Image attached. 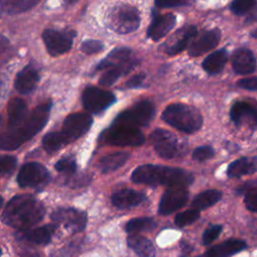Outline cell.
<instances>
[{"label":"cell","mask_w":257,"mask_h":257,"mask_svg":"<svg viewBox=\"0 0 257 257\" xmlns=\"http://www.w3.org/2000/svg\"><path fill=\"white\" fill-rule=\"evenodd\" d=\"M45 214L43 205L31 195L13 197L5 206L2 221L15 229L26 230L39 223Z\"/></svg>","instance_id":"obj_1"},{"label":"cell","mask_w":257,"mask_h":257,"mask_svg":"<svg viewBox=\"0 0 257 257\" xmlns=\"http://www.w3.org/2000/svg\"><path fill=\"white\" fill-rule=\"evenodd\" d=\"M133 182L147 186L164 185L170 188H186L193 181V175L183 169L161 165L147 164L135 169L132 174Z\"/></svg>","instance_id":"obj_2"},{"label":"cell","mask_w":257,"mask_h":257,"mask_svg":"<svg viewBox=\"0 0 257 257\" xmlns=\"http://www.w3.org/2000/svg\"><path fill=\"white\" fill-rule=\"evenodd\" d=\"M51 102L46 101L38 104L27 115L25 120L15 130L4 133L1 137V150L12 151L19 148L23 143L29 141L37 135L46 124L50 110Z\"/></svg>","instance_id":"obj_3"},{"label":"cell","mask_w":257,"mask_h":257,"mask_svg":"<svg viewBox=\"0 0 257 257\" xmlns=\"http://www.w3.org/2000/svg\"><path fill=\"white\" fill-rule=\"evenodd\" d=\"M162 118L173 127L187 134L199 131L203 125V116L198 109L184 103H173L165 108Z\"/></svg>","instance_id":"obj_4"},{"label":"cell","mask_w":257,"mask_h":257,"mask_svg":"<svg viewBox=\"0 0 257 257\" xmlns=\"http://www.w3.org/2000/svg\"><path fill=\"white\" fill-rule=\"evenodd\" d=\"M107 26L118 34H126L136 31L141 22L139 10L131 5H118L112 7L106 14Z\"/></svg>","instance_id":"obj_5"},{"label":"cell","mask_w":257,"mask_h":257,"mask_svg":"<svg viewBox=\"0 0 257 257\" xmlns=\"http://www.w3.org/2000/svg\"><path fill=\"white\" fill-rule=\"evenodd\" d=\"M155 115V105L151 100H141L121 111L113 120V124L127 126H144L149 124Z\"/></svg>","instance_id":"obj_6"},{"label":"cell","mask_w":257,"mask_h":257,"mask_svg":"<svg viewBox=\"0 0 257 257\" xmlns=\"http://www.w3.org/2000/svg\"><path fill=\"white\" fill-rule=\"evenodd\" d=\"M101 139L107 145L118 147H137L145 142V136L139 128L119 124H112L106 128Z\"/></svg>","instance_id":"obj_7"},{"label":"cell","mask_w":257,"mask_h":257,"mask_svg":"<svg viewBox=\"0 0 257 257\" xmlns=\"http://www.w3.org/2000/svg\"><path fill=\"white\" fill-rule=\"evenodd\" d=\"M81 101L87 111L97 114L109 107L115 101V96L108 90L87 86L82 91Z\"/></svg>","instance_id":"obj_8"},{"label":"cell","mask_w":257,"mask_h":257,"mask_svg":"<svg viewBox=\"0 0 257 257\" xmlns=\"http://www.w3.org/2000/svg\"><path fill=\"white\" fill-rule=\"evenodd\" d=\"M75 32L72 30H57L47 28L42 32V39L48 53L58 56L67 52L73 43Z\"/></svg>","instance_id":"obj_9"},{"label":"cell","mask_w":257,"mask_h":257,"mask_svg":"<svg viewBox=\"0 0 257 257\" xmlns=\"http://www.w3.org/2000/svg\"><path fill=\"white\" fill-rule=\"evenodd\" d=\"M50 174L39 163L24 164L17 175V183L21 188H40L48 184Z\"/></svg>","instance_id":"obj_10"},{"label":"cell","mask_w":257,"mask_h":257,"mask_svg":"<svg viewBox=\"0 0 257 257\" xmlns=\"http://www.w3.org/2000/svg\"><path fill=\"white\" fill-rule=\"evenodd\" d=\"M231 120L237 126L246 125L250 130H257V101L239 100L230 108Z\"/></svg>","instance_id":"obj_11"},{"label":"cell","mask_w":257,"mask_h":257,"mask_svg":"<svg viewBox=\"0 0 257 257\" xmlns=\"http://www.w3.org/2000/svg\"><path fill=\"white\" fill-rule=\"evenodd\" d=\"M151 139L155 151L161 158L171 160L178 155V140L177 137L171 132L163 128H156L152 133Z\"/></svg>","instance_id":"obj_12"},{"label":"cell","mask_w":257,"mask_h":257,"mask_svg":"<svg viewBox=\"0 0 257 257\" xmlns=\"http://www.w3.org/2000/svg\"><path fill=\"white\" fill-rule=\"evenodd\" d=\"M51 219L55 223L63 225L65 229L72 233L82 231L85 228L87 222L86 214L74 208L57 209L51 214Z\"/></svg>","instance_id":"obj_13"},{"label":"cell","mask_w":257,"mask_h":257,"mask_svg":"<svg viewBox=\"0 0 257 257\" xmlns=\"http://www.w3.org/2000/svg\"><path fill=\"white\" fill-rule=\"evenodd\" d=\"M91 124L92 117L88 113L74 112L65 117L61 132L69 142H72L86 134Z\"/></svg>","instance_id":"obj_14"},{"label":"cell","mask_w":257,"mask_h":257,"mask_svg":"<svg viewBox=\"0 0 257 257\" xmlns=\"http://www.w3.org/2000/svg\"><path fill=\"white\" fill-rule=\"evenodd\" d=\"M189 199V193L184 188H170L161 197L159 213L169 215L182 208Z\"/></svg>","instance_id":"obj_15"},{"label":"cell","mask_w":257,"mask_h":257,"mask_svg":"<svg viewBox=\"0 0 257 257\" xmlns=\"http://www.w3.org/2000/svg\"><path fill=\"white\" fill-rule=\"evenodd\" d=\"M220 38L221 32L217 28L203 31L201 35L191 43L189 47V55L196 57L215 48L218 45Z\"/></svg>","instance_id":"obj_16"},{"label":"cell","mask_w":257,"mask_h":257,"mask_svg":"<svg viewBox=\"0 0 257 257\" xmlns=\"http://www.w3.org/2000/svg\"><path fill=\"white\" fill-rule=\"evenodd\" d=\"M198 34V30L194 25H188L178 30L171 38L170 43H166L165 52L169 55H176L188 47L190 41Z\"/></svg>","instance_id":"obj_17"},{"label":"cell","mask_w":257,"mask_h":257,"mask_svg":"<svg viewBox=\"0 0 257 257\" xmlns=\"http://www.w3.org/2000/svg\"><path fill=\"white\" fill-rule=\"evenodd\" d=\"M38 82V70L32 63H29L17 73L14 80V86L19 93L29 94L35 90Z\"/></svg>","instance_id":"obj_18"},{"label":"cell","mask_w":257,"mask_h":257,"mask_svg":"<svg viewBox=\"0 0 257 257\" xmlns=\"http://www.w3.org/2000/svg\"><path fill=\"white\" fill-rule=\"evenodd\" d=\"M175 23L176 16L172 13L155 15L151 24L148 27L147 34L151 39L158 41L173 29Z\"/></svg>","instance_id":"obj_19"},{"label":"cell","mask_w":257,"mask_h":257,"mask_svg":"<svg viewBox=\"0 0 257 257\" xmlns=\"http://www.w3.org/2000/svg\"><path fill=\"white\" fill-rule=\"evenodd\" d=\"M257 62L253 52L245 47L238 48L232 55V67L238 74H250L256 70Z\"/></svg>","instance_id":"obj_20"},{"label":"cell","mask_w":257,"mask_h":257,"mask_svg":"<svg viewBox=\"0 0 257 257\" xmlns=\"http://www.w3.org/2000/svg\"><path fill=\"white\" fill-rule=\"evenodd\" d=\"M27 105L20 97H14L9 100L7 105V131H13L18 127L27 117Z\"/></svg>","instance_id":"obj_21"},{"label":"cell","mask_w":257,"mask_h":257,"mask_svg":"<svg viewBox=\"0 0 257 257\" xmlns=\"http://www.w3.org/2000/svg\"><path fill=\"white\" fill-rule=\"evenodd\" d=\"M145 200L146 195L144 193L132 189L118 190L111 196L113 206L118 209H130L139 206Z\"/></svg>","instance_id":"obj_22"},{"label":"cell","mask_w":257,"mask_h":257,"mask_svg":"<svg viewBox=\"0 0 257 257\" xmlns=\"http://www.w3.org/2000/svg\"><path fill=\"white\" fill-rule=\"evenodd\" d=\"M246 248L247 244L245 241L229 239L210 248L206 252L205 257H231Z\"/></svg>","instance_id":"obj_23"},{"label":"cell","mask_w":257,"mask_h":257,"mask_svg":"<svg viewBox=\"0 0 257 257\" xmlns=\"http://www.w3.org/2000/svg\"><path fill=\"white\" fill-rule=\"evenodd\" d=\"M257 172V157H241L232 162L227 168L229 178H240Z\"/></svg>","instance_id":"obj_24"},{"label":"cell","mask_w":257,"mask_h":257,"mask_svg":"<svg viewBox=\"0 0 257 257\" xmlns=\"http://www.w3.org/2000/svg\"><path fill=\"white\" fill-rule=\"evenodd\" d=\"M228 57H229V54L226 49L222 48V49L216 50L213 53L209 54L203 60L202 67L210 75L218 74L225 67V64L228 61Z\"/></svg>","instance_id":"obj_25"},{"label":"cell","mask_w":257,"mask_h":257,"mask_svg":"<svg viewBox=\"0 0 257 257\" xmlns=\"http://www.w3.org/2000/svg\"><path fill=\"white\" fill-rule=\"evenodd\" d=\"M132 50L127 47H117L110 51L107 56L99 61L96 66L95 70H103V69H109L111 67H114L120 63H123L130 59H132Z\"/></svg>","instance_id":"obj_26"},{"label":"cell","mask_w":257,"mask_h":257,"mask_svg":"<svg viewBox=\"0 0 257 257\" xmlns=\"http://www.w3.org/2000/svg\"><path fill=\"white\" fill-rule=\"evenodd\" d=\"M138 64V60L132 58L123 63H120L114 67L107 69L102 75L99 77V83L104 86H109L114 83L120 76L131 71Z\"/></svg>","instance_id":"obj_27"},{"label":"cell","mask_w":257,"mask_h":257,"mask_svg":"<svg viewBox=\"0 0 257 257\" xmlns=\"http://www.w3.org/2000/svg\"><path fill=\"white\" fill-rule=\"evenodd\" d=\"M127 245L132 248L139 257H155L156 251L153 243L146 237L131 234L126 239Z\"/></svg>","instance_id":"obj_28"},{"label":"cell","mask_w":257,"mask_h":257,"mask_svg":"<svg viewBox=\"0 0 257 257\" xmlns=\"http://www.w3.org/2000/svg\"><path fill=\"white\" fill-rule=\"evenodd\" d=\"M56 230V226L53 224L44 225L42 227H38L32 230L24 231L22 237L29 242L39 244V245H46L50 242L52 235Z\"/></svg>","instance_id":"obj_29"},{"label":"cell","mask_w":257,"mask_h":257,"mask_svg":"<svg viewBox=\"0 0 257 257\" xmlns=\"http://www.w3.org/2000/svg\"><path fill=\"white\" fill-rule=\"evenodd\" d=\"M130 158V154L126 152H116L103 157L98 163V169L102 174L110 173L120 168Z\"/></svg>","instance_id":"obj_30"},{"label":"cell","mask_w":257,"mask_h":257,"mask_svg":"<svg viewBox=\"0 0 257 257\" xmlns=\"http://www.w3.org/2000/svg\"><path fill=\"white\" fill-rule=\"evenodd\" d=\"M222 198V192L219 190H206L198 194L192 201V208L198 211L205 210L216 203H218Z\"/></svg>","instance_id":"obj_31"},{"label":"cell","mask_w":257,"mask_h":257,"mask_svg":"<svg viewBox=\"0 0 257 257\" xmlns=\"http://www.w3.org/2000/svg\"><path fill=\"white\" fill-rule=\"evenodd\" d=\"M37 4V0H2L0 3L1 12L10 15L27 11Z\"/></svg>","instance_id":"obj_32"},{"label":"cell","mask_w":257,"mask_h":257,"mask_svg":"<svg viewBox=\"0 0 257 257\" xmlns=\"http://www.w3.org/2000/svg\"><path fill=\"white\" fill-rule=\"evenodd\" d=\"M68 139L64 136L62 132H50L46 134L42 139V145L46 153L52 154L60 150L63 146H66Z\"/></svg>","instance_id":"obj_33"},{"label":"cell","mask_w":257,"mask_h":257,"mask_svg":"<svg viewBox=\"0 0 257 257\" xmlns=\"http://www.w3.org/2000/svg\"><path fill=\"white\" fill-rule=\"evenodd\" d=\"M156 227V222L152 218L142 217V218H135L130 220L125 225L126 232L131 234H136L139 232L151 231Z\"/></svg>","instance_id":"obj_34"},{"label":"cell","mask_w":257,"mask_h":257,"mask_svg":"<svg viewBox=\"0 0 257 257\" xmlns=\"http://www.w3.org/2000/svg\"><path fill=\"white\" fill-rule=\"evenodd\" d=\"M54 168L61 174L71 175L76 171V161L72 156H65L57 161V163L54 165Z\"/></svg>","instance_id":"obj_35"},{"label":"cell","mask_w":257,"mask_h":257,"mask_svg":"<svg viewBox=\"0 0 257 257\" xmlns=\"http://www.w3.org/2000/svg\"><path fill=\"white\" fill-rule=\"evenodd\" d=\"M200 217V211L196 209H189L185 212L179 213L175 218V223L178 227H185L192 223H194L196 220H198Z\"/></svg>","instance_id":"obj_36"},{"label":"cell","mask_w":257,"mask_h":257,"mask_svg":"<svg viewBox=\"0 0 257 257\" xmlns=\"http://www.w3.org/2000/svg\"><path fill=\"white\" fill-rule=\"evenodd\" d=\"M256 4L255 0H235L230 4V10L236 15H242L252 11Z\"/></svg>","instance_id":"obj_37"},{"label":"cell","mask_w":257,"mask_h":257,"mask_svg":"<svg viewBox=\"0 0 257 257\" xmlns=\"http://www.w3.org/2000/svg\"><path fill=\"white\" fill-rule=\"evenodd\" d=\"M17 165V159L13 156L5 155L0 159V174L2 177L11 175Z\"/></svg>","instance_id":"obj_38"},{"label":"cell","mask_w":257,"mask_h":257,"mask_svg":"<svg viewBox=\"0 0 257 257\" xmlns=\"http://www.w3.org/2000/svg\"><path fill=\"white\" fill-rule=\"evenodd\" d=\"M215 156V151L211 146H201L194 150L192 158L198 162H204Z\"/></svg>","instance_id":"obj_39"},{"label":"cell","mask_w":257,"mask_h":257,"mask_svg":"<svg viewBox=\"0 0 257 257\" xmlns=\"http://www.w3.org/2000/svg\"><path fill=\"white\" fill-rule=\"evenodd\" d=\"M103 48V44L99 40L95 39H87L81 43L80 49L85 54H94L101 51Z\"/></svg>","instance_id":"obj_40"},{"label":"cell","mask_w":257,"mask_h":257,"mask_svg":"<svg viewBox=\"0 0 257 257\" xmlns=\"http://www.w3.org/2000/svg\"><path fill=\"white\" fill-rule=\"evenodd\" d=\"M244 204L249 211L257 213V187H253L246 192Z\"/></svg>","instance_id":"obj_41"},{"label":"cell","mask_w":257,"mask_h":257,"mask_svg":"<svg viewBox=\"0 0 257 257\" xmlns=\"http://www.w3.org/2000/svg\"><path fill=\"white\" fill-rule=\"evenodd\" d=\"M222 229H223V227L221 225H213V226L209 227L208 229H206L203 234V238H202L203 244L209 245L214 240H216L218 238V236L220 235V233L222 232Z\"/></svg>","instance_id":"obj_42"},{"label":"cell","mask_w":257,"mask_h":257,"mask_svg":"<svg viewBox=\"0 0 257 257\" xmlns=\"http://www.w3.org/2000/svg\"><path fill=\"white\" fill-rule=\"evenodd\" d=\"M237 85L246 90H257V76L241 78L237 81Z\"/></svg>","instance_id":"obj_43"},{"label":"cell","mask_w":257,"mask_h":257,"mask_svg":"<svg viewBox=\"0 0 257 257\" xmlns=\"http://www.w3.org/2000/svg\"><path fill=\"white\" fill-rule=\"evenodd\" d=\"M145 77H146V75L144 73H138V74L134 75L133 77H131L130 80L126 81L124 86L127 87V88L139 87V86H141L143 84V82L145 80Z\"/></svg>","instance_id":"obj_44"},{"label":"cell","mask_w":257,"mask_h":257,"mask_svg":"<svg viewBox=\"0 0 257 257\" xmlns=\"http://www.w3.org/2000/svg\"><path fill=\"white\" fill-rule=\"evenodd\" d=\"M88 183H89V176H76V177L70 178V180L68 181V184L73 188L86 186Z\"/></svg>","instance_id":"obj_45"},{"label":"cell","mask_w":257,"mask_h":257,"mask_svg":"<svg viewBox=\"0 0 257 257\" xmlns=\"http://www.w3.org/2000/svg\"><path fill=\"white\" fill-rule=\"evenodd\" d=\"M155 5L160 8H170V7H179L188 5L186 1H156Z\"/></svg>","instance_id":"obj_46"},{"label":"cell","mask_w":257,"mask_h":257,"mask_svg":"<svg viewBox=\"0 0 257 257\" xmlns=\"http://www.w3.org/2000/svg\"><path fill=\"white\" fill-rule=\"evenodd\" d=\"M23 257H39V255L37 253H29V254L24 255Z\"/></svg>","instance_id":"obj_47"},{"label":"cell","mask_w":257,"mask_h":257,"mask_svg":"<svg viewBox=\"0 0 257 257\" xmlns=\"http://www.w3.org/2000/svg\"><path fill=\"white\" fill-rule=\"evenodd\" d=\"M250 35H251L252 37H254V38H257V29H256V30H253Z\"/></svg>","instance_id":"obj_48"},{"label":"cell","mask_w":257,"mask_h":257,"mask_svg":"<svg viewBox=\"0 0 257 257\" xmlns=\"http://www.w3.org/2000/svg\"><path fill=\"white\" fill-rule=\"evenodd\" d=\"M197 257H201V256H197Z\"/></svg>","instance_id":"obj_49"}]
</instances>
